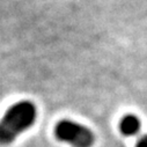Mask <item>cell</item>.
Instances as JSON below:
<instances>
[{
	"instance_id": "cell-1",
	"label": "cell",
	"mask_w": 147,
	"mask_h": 147,
	"mask_svg": "<svg viewBox=\"0 0 147 147\" xmlns=\"http://www.w3.org/2000/svg\"><path fill=\"white\" fill-rule=\"evenodd\" d=\"M36 107L30 101H20L12 105L0 121V144L7 145L28 130L36 121Z\"/></svg>"
},
{
	"instance_id": "cell-2",
	"label": "cell",
	"mask_w": 147,
	"mask_h": 147,
	"mask_svg": "<svg viewBox=\"0 0 147 147\" xmlns=\"http://www.w3.org/2000/svg\"><path fill=\"white\" fill-rule=\"evenodd\" d=\"M57 138L74 147H90L94 144V134L86 126L72 121H60L55 130Z\"/></svg>"
},
{
	"instance_id": "cell-3",
	"label": "cell",
	"mask_w": 147,
	"mask_h": 147,
	"mask_svg": "<svg viewBox=\"0 0 147 147\" xmlns=\"http://www.w3.org/2000/svg\"><path fill=\"white\" fill-rule=\"evenodd\" d=\"M140 121L138 119V117L133 116V115H127L125 116L122 122H121V131L123 134L125 136H136L138 134L139 130H140Z\"/></svg>"
},
{
	"instance_id": "cell-4",
	"label": "cell",
	"mask_w": 147,
	"mask_h": 147,
	"mask_svg": "<svg viewBox=\"0 0 147 147\" xmlns=\"http://www.w3.org/2000/svg\"><path fill=\"white\" fill-rule=\"evenodd\" d=\"M137 147H147V136H145L144 138H141L137 145Z\"/></svg>"
}]
</instances>
